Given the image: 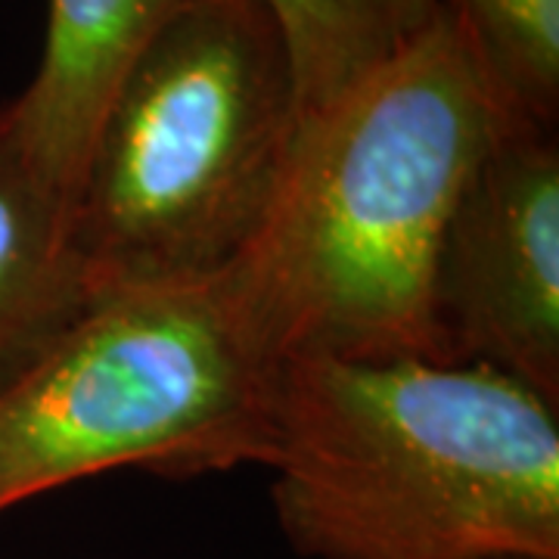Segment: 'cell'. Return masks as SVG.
<instances>
[{"instance_id":"52a82bcc","label":"cell","mask_w":559,"mask_h":559,"mask_svg":"<svg viewBox=\"0 0 559 559\" xmlns=\"http://www.w3.org/2000/svg\"><path fill=\"white\" fill-rule=\"evenodd\" d=\"M69 218L22 146L13 103H0V380L87 301Z\"/></svg>"},{"instance_id":"9c48e42d","label":"cell","mask_w":559,"mask_h":559,"mask_svg":"<svg viewBox=\"0 0 559 559\" xmlns=\"http://www.w3.org/2000/svg\"><path fill=\"white\" fill-rule=\"evenodd\" d=\"M516 119L557 131L559 0H439Z\"/></svg>"},{"instance_id":"30bf717a","label":"cell","mask_w":559,"mask_h":559,"mask_svg":"<svg viewBox=\"0 0 559 559\" xmlns=\"http://www.w3.org/2000/svg\"><path fill=\"white\" fill-rule=\"evenodd\" d=\"M500 559H532V557H500Z\"/></svg>"},{"instance_id":"3957f363","label":"cell","mask_w":559,"mask_h":559,"mask_svg":"<svg viewBox=\"0 0 559 559\" xmlns=\"http://www.w3.org/2000/svg\"><path fill=\"white\" fill-rule=\"evenodd\" d=\"M264 0H197L128 69L91 140L69 237L87 299L224 274L255 237L299 128Z\"/></svg>"},{"instance_id":"5b68a950","label":"cell","mask_w":559,"mask_h":559,"mask_svg":"<svg viewBox=\"0 0 559 559\" xmlns=\"http://www.w3.org/2000/svg\"><path fill=\"white\" fill-rule=\"evenodd\" d=\"M436 355L559 407V143L510 121L460 190L432 264Z\"/></svg>"},{"instance_id":"8992f818","label":"cell","mask_w":559,"mask_h":559,"mask_svg":"<svg viewBox=\"0 0 559 559\" xmlns=\"http://www.w3.org/2000/svg\"><path fill=\"white\" fill-rule=\"evenodd\" d=\"M197 0H47L35 79L13 97L22 146L62 200H75L91 140L128 69Z\"/></svg>"},{"instance_id":"6da1fadb","label":"cell","mask_w":559,"mask_h":559,"mask_svg":"<svg viewBox=\"0 0 559 559\" xmlns=\"http://www.w3.org/2000/svg\"><path fill=\"white\" fill-rule=\"evenodd\" d=\"M510 121L441 3L395 57L301 112L277 193L224 271L280 360H439L429 289L441 230Z\"/></svg>"},{"instance_id":"7a4b0ae2","label":"cell","mask_w":559,"mask_h":559,"mask_svg":"<svg viewBox=\"0 0 559 559\" xmlns=\"http://www.w3.org/2000/svg\"><path fill=\"white\" fill-rule=\"evenodd\" d=\"M271 500L305 559H559V407L476 364H280Z\"/></svg>"},{"instance_id":"ba28073f","label":"cell","mask_w":559,"mask_h":559,"mask_svg":"<svg viewBox=\"0 0 559 559\" xmlns=\"http://www.w3.org/2000/svg\"><path fill=\"white\" fill-rule=\"evenodd\" d=\"M277 22L299 109L340 97L436 20L439 0H264Z\"/></svg>"},{"instance_id":"277c9868","label":"cell","mask_w":559,"mask_h":559,"mask_svg":"<svg viewBox=\"0 0 559 559\" xmlns=\"http://www.w3.org/2000/svg\"><path fill=\"white\" fill-rule=\"evenodd\" d=\"M280 364L224 274L91 296L0 380V516L119 469L267 466Z\"/></svg>"}]
</instances>
